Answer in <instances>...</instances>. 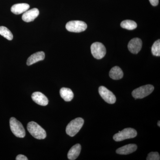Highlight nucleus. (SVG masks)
Here are the masks:
<instances>
[{
    "mask_svg": "<svg viewBox=\"0 0 160 160\" xmlns=\"http://www.w3.org/2000/svg\"><path fill=\"white\" fill-rule=\"evenodd\" d=\"M27 129L32 136L37 139H44L46 137V132L35 122H31L28 123L27 126Z\"/></svg>",
    "mask_w": 160,
    "mask_h": 160,
    "instance_id": "f257e3e1",
    "label": "nucleus"
},
{
    "mask_svg": "<svg viewBox=\"0 0 160 160\" xmlns=\"http://www.w3.org/2000/svg\"><path fill=\"white\" fill-rule=\"evenodd\" d=\"M84 123V119L81 118H77L72 120L66 127V133L69 136H74L82 128Z\"/></svg>",
    "mask_w": 160,
    "mask_h": 160,
    "instance_id": "f03ea898",
    "label": "nucleus"
},
{
    "mask_svg": "<svg viewBox=\"0 0 160 160\" xmlns=\"http://www.w3.org/2000/svg\"><path fill=\"white\" fill-rule=\"evenodd\" d=\"M10 129L16 137L24 138L26 136V131L22 123L15 118H11L9 120Z\"/></svg>",
    "mask_w": 160,
    "mask_h": 160,
    "instance_id": "7ed1b4c3",
    "label": "nucleus"
},
{
    "mask_svg": "<svg viewBox=\"0 0 160 160\" xmlns=\"http://www.w3.org/2000/svg\"><path fill=\"white\" fill-rule=\"evenodd\" d=\"M137 135V132L135 129L131 128H126L116 133L113 136V139L116 142H121L123 140L134 138Z\"/></svg>",
    "mask_w": 160,
    "mask_h": 160,
    "instance_id": "20e7f679",
    "label": "nucleus"
},
{
    "mask_svg": "<svg viewBox=\"0 0 160 160\" xmlns=\"http://www.w3.org/2000/svg\"><path fill=\"white\" fill-rule=\"evenodd\" d=\"M154 86L151 85H147L139 87L132 92V97L136 99H142L151 94L154 90Z\"/></svg>",
    "mask_w": 160,
    "mask_h": 160,
    "instance_id": "39448f33",
    "label": "nucleus"
},
{
    "mask_svg": "<svg viewBox=\"0 0 160 160\" xmlns=\"http://www.w3.org/2000/svg\"><path fill=\"white\" fill-rule=\"evenodd\" d=\"M66 28L71 32H80L85 31L87 25L85 22L81 21H72L66 24Z\"/></svg>",
    "mask_w": 160,
    "mask_h": 160,
    "instance_id": "423d86ee",
    "label": "nucleus"
},
{
    "mask_svg": "<svg viewBox=\"0 0 160 160\" xmlns=\"http://www.w3.org/2000/svg\"><path fill=\"white\" fill-rule=\"evenodd\" d=\"M92 54L93 57L97 59H101L105 56L106 49L105 46L102 43H93L91 46Z\"/></svg>",
    "mask_w": 160,
    "mask_h": 160,
    "instance_id": "0eeeda50",
    "label": "nucleus"
},
{
    "mask_svg": "<svg viewBox=\"0 0 160 160\" xmlns=\"http://www.w3.org/2000/svg\"><path fill=\"white\" fill-rule=\"evenodd\" d=\"M99 93L103 99L109 104H112L115 103L116 98L114 94L103 86H100L99 88Z\"/></svg>",
    "mask_w": 160,
    "mask_h": 160,
    "instance_id": "6e6552de",
    "label": "nucleus"
},
{
    "mask_svg": "<svg viewBox=\"0 0 160 160\" xmlns=\"http://www.w3.org/2000/svg\"><path fill=\"white\" fill-rule=\"evenodd\" d=\"M142 40L139 38H134L130 40L128 44V47L129 51L133 54H137L142 49Z\"/></svg>",
    "mask_w": 160,
    "mask_h": 160,
    "instance_id": "1a4fd4ad",
    "label": "nucleus"
},
{
    "mask_svg": "<svg viewBox=\"0 0 160 160\" xmlns=\"http://www.w3.org/2000/svg\"><path fill=\"white\" fill-rule=\"evenodd\" d=\"M32 100L38 105L42 106H47L49 103V100L46 96L40 92H36L32 95Z\"/></svg>",
    "mask_w": 160,
    "mask_h": 160,
    "instance_id": "9d476101",
    "label": "nucleus"
},
{
    "mask_svg": "<svg viewBox=\"0 0 160 160\" xmlns=\"http://www.w3.org/2000/svg\"><path fill=\"white\" fill-rule=\"evenodd\" d=\"M39 14V11L37 8H33L29 10H27L24 12L22 16L23 21L26 22H29L34 21L36 18Z\"/></svg>",
    "mask_w": 160,
    "mask_h": 160,
    "instance_id": "9b49d317",
    "label": "nucleus"
},
{
    "mask_svg": "<svg viewBox=\"0 0 160 160\" xmlns=\"http://www.w3.org/2000/svg\"><path fill=\"white\" fill-rule=\"evenodd\" d=\"M137 146L136 144H128L117 149L116 152L119 154H129L134 152L137 149Z\"/></svg>",
    "mask_w": 160,
    "mask_h": 160,
    "instance_id": "f8f14e48",
    "label": "nucleus"
},
{
    "mask_svg": "<svg viewBox=\"0 0 160 160\" xmlns=\"http://www.w3.org/2000/svg\"><path fill=\"white\" fill-rule=\"evenodd\" d=\"M45 58V52L43 51L38 52L31 55L27 61V65L31 66L34 63L38 62L39 61L44 60Z\"/></svg>",
    "mask_w": 160,
    "mask_h": 160,
    "instance_id": "ddd939ff",
    "label": "nucleus"
},
{
    "mask_svg": "<svg viewBox=\"0 0 160 160\" xmlns=\"http://www.w3.org/2000/svg\"><path fill=\"white\" fill-rule=\"evenodd\" d=\"M30 6L26 3L15 4L12 6L11 11L15 14L18 15L24 13L29 9Z\"/></svg>",
    "mask_w": 160,
    "mask_h": 160,
    "instance_id": "4468645a",
    "label": "nucleus"
},
{
    "mask_svg": "<svg viewBox=\"0 0 160 160\" xmlns=\"http://www.w3.org/2000/svg\"><path fill=\"white\" fill-rule=\"evenodd\" d=\"M81 146L79 144H76L72 146L68 152V159L70 160L76 159L81 152Z\"/></svg>",
    "mask_w": 160,
    "mask_h": 160,
    "instance_id": "2eb2a0df",
    "label": "nucleus"
},
{
    "mask_svg": "<svg viewBox=\"0 0 160 160\" xmlns=\"http://www.w3.org/2000/svg\"><path fill=\"white\" fill-rule=\"evenodd\" d=\"M109 76L112 79L117 80L123 77V72L122 69L118 66H116L112 68L109 72Z\"/></svg>",
    "mask_w": 160,
    "mask_h": 160,
    "instance_id": "dca6fc26",
    "label": "nucleus"
},
{
    "mask_svg": "<svg viewBox=\"0 0 160 160\" xmlns=\"http://www.w3.org/2000/svg\"><path fill=\"white\" fill-rule=\"evenodd\" d=\"M60 94L62 98L66 102H70L74 97V94L71 89L64 87L60 89Z\"/></svg>",
    "mask_w": 160,
    "mask_h": 160,
    "instance_id": "f3484780",
    "label": "nucleus"
},
{
    "mask_svg": "<svg viewBox=\"0 0 160 160\" xmlns=\"http://www.w3.org/2000/svg\"><path fill=\"white\" fill-rule=\"evenodd\" d=\"M121 26L124 29L128 30H133L137 28V24L134 21L126 20L122 22L121 23Z\"/></svg>",
    "mask_w": 160,
    "mask_h": 160,
    "instance_id": "a211bd4d",
    "label": "nucleus"
},
{
    "mask_svg": "<svg viewBox=\"0 0 160 160\" xmlns=\"http://www.w3.org/2000/svg\"><path fill=\"white\" fill-rule=\"evenodd\" d=\"M0 35L9 41H11L13 39V35L11 31L5 26H0Z\"/></svg>",
    "mask_w": 160,
    "mask_h": 160,
    "instance_id": "6ab92c4d",
    "label": "nucleus"
},
{
    "mask_svg": "<svg viewBox=\"0 0 160 160\" xmlns=\"http://www.w3.org/2000/svg\"><path fill=\"white\" fill-rule=\"evenodd\" d=\"M152 54L155 56L159 57L160 56V41L159 39L156 41L152 47Z\"/></svg>",
    "mask_w": 160,
    "mask_h": 160,
    "instance_id": "aec40b11",
    "label": "nucleus"
},
{
    "mask_svg": "<svg viewBox=\"0 0 160 160\" xmlns=\"http://www.w3.org/2000/svg\"><path fill=\"white\" fill-rule=\"evenodd\" d=\"M160 159V155L158 152H150L146 158L147 160H159Z\"/></svg>",
    "mask_w": 160,
    "mask_h": 160,
    "instance_id": "412c9836",
    "label": "nucleus"
},
{
    "mask_svg": "<svg viewBox=\"0 0 160 160\" xmlns=\"http://www.w3.org/2000/svg\"><path fill=\"white\" fill-rule=\"evenodd\" d=\"M16 160H28V158L22 154H19L17 156Z\"/></svg>",
    "mask_w": 160,
    "mask_h": 160,
    "instance_id": "4be33fe9",
    "label": "nucleus"
},
{
    "mask_svg": "<svg viewBox=\"0 0 160 160\" xmlns=\"http://www.w3.org/2000/svg\"><path fill=\"white\" fill-rule=\"evenodd\" d=\"M150 4L152 6H158L159 3V0H149Z\"/></svg>",
    "mask_w": 160,
    "mask_h": 160,
    "instance_id": "5701e85b",
    "label": "nucleus"
},
{
    "mask_svg": "<svg viewBox=\"0 0 160 160\" xmlns=\"http://www.w3.org/2000/svg\"><path fill=\"white\" fill-rule=\"evenodd\" d=\"M158 125L159 126V127H160V121H158Z\"/></svg>",
    "mask_w": 160,
    "mask_h": 160,
    "instance_id": "b1692460",
    "label": "nucleus"
}]
</instances>
